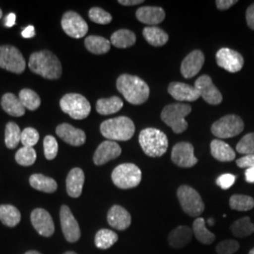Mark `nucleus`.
Returning a JSON list of instances; mask_svg holds the SVG:
<instances>
[{
  "instance_id": "nucleus-44",
  "label": "nucleus",
  "mask_w": 254,
  "mask_h": 254,
  "mask_svg": "<svg viewBox=\"0 0 254 254\" xmlns=\"http://www.w3.org/2000/svg\"><path fill=\"white\" fill-rule=\"evenodd\" d=\"M239 243L236 240L232 239H227L221 241L218 246H217V253L218 254H233L236 253L239 250Z\"/></svg>"
},
{
  "instance_id": "nucleus-41",
  "label": "nucleus",
  "mask_w": 254,
  "mask_h": 254,
  "mask_svg": "<svg viewBox=\"0 0 254 254\" xmlns=\"http://www.w3.org/2000/svg\"><path fill=\"white\" fill-rule=\"evenodd\" d=\"M89 17L92 22L99 25H108L112 21V16L105 9L98 7L91 8L89 11Z\"/></svg>"
},
{
  "instance_id": "nucleus-38",
  "label": "nucleus",
  "mask_w": 254,
  "mask_h": 254,
  "mask_svg": "<svg viewBox=\"0 0 254 254\" xmlns=\"http://www.w3.org/2000/svg\"><path fill=\"white\" fill-rule=\"evenodd\" d=\"M229 203L230 207L236 211H249L254 207V198L247 195H234Z\"/></svg>"
},
{
  "instance_id": "nucleus-54",
  "label": "nucleus",
  "mask_w": 254,
  "mask_h": 254,
  "mask_svg": "<svg viewBox=\"0 0 254 254\" xmlns=\"http://www.w3.org/2000/svg\"><path fill=\"white\" fill-rule=\"evenodd\" d=\"M64 254H75V253H73V252H67V253H65Z\"/></svg>"
},
{
  "instance_id": "nucleus-51",
  "label": "nucleus",
  "mask_w": 254,
  "mask_h": 254,
  "mask_svg": "<svg viewBox=\"0 0 254 254\" xmlns=\"http://www.w3.org/2000/svg\"><path fill=\"white\" fill-rule=\"evenodd\" d=\"M246 181L254 184V168H249L245 172Z\"/></svg>"
},
{
  "instance_id": "nucleus-53",
  "label": "nucleus",
  "mask_w": 254,
  "mask_h": 254,
  "mask_svg": "<svg viewBox=\"0 0 254 254\" xmlns=\"http://www.w3.org/2000/svg\"><path fill=\"white\" fill-rule=\"evenodd\" d=\"M25 254H40L39 252H36V251H30V252H27Z\"/></svg>"
},
{
  "instance_id": "nucleus-6",
  "label": "nucleus",
  "mask_w": 254,
  "mask_h": 254,
  "mask_svg": "<svg viewBox=\"0 0 254 254\" xmlns=\"http://www.w3.org/2000/svg\"><path fill=\"white\" fill-rule=\"evenodd\" d=\"M141 171L132 163L119 165L111 174L112 182L116 187L122 190H129L137 187L141 182Z\"/></svg>"
},
{
  "instance_id": "nucleus-47",
  "label": "nucleus",
  "mask_w": 254,
  "mask_h": 254,
  "mask_svg": "<svg viewBox=\"0 0 254 254\" xmlns=\"http://www.w3.org/2000/svg\"><path fill=\"white\" fill-rule=\"evenodd\" d=\"M246 19H247L248 26L254 30V3L247 9Z\"/></svg>"
},
{
  "instance_id": "nucleus-2",
  "label": "nucleus",
  "mask_w": 254,
  "mask_h": 254,
  "mask_svg": "<svg viewBox=\"0 0 254 254\" xmlns=\"http://www.w3.org/2000/svg\"><path fill=\"white\" fill-rule=\"evenodd\" d=\"M29 69L46 79H58L63 73L62 64L56 55L48 50L35 52L30 56Z\"/></svg>"
},
{
  "instance_id": "nucleus-24",
  "label": "nucleus",
  "mask_w": 254,
  "mask_h": 254,
  "mask_svg": "<svg viewBox=\"0 0 254 254\" xmlns=\"http://www.w3.org/2000/svg\"><path fill=\"white\" fill-rule=\"evenodd\" d=\"M193 231L187 226H179L173 230L169 237L168 242L173 249H182L185 248L192 239Z\"/></svg>"
},
{
  "instance_id": "nucleus-13",
  "label": "nucleus",
  "mask_w": 254,
  "mask_h": 254,
  "mask_svg": "<svg viewBox=\"0 0 254 254\" xmlns=\"http://www.w3.org/2000/svg\"><path fill=\"white\" fill-rule=\"evenodd\" d=\"M60 216L62 229L65 239L70 243H74L78 241L81 236V232L78 222L73 217L72 211L67 205H63L61 208Z\"/></svg>"
},
{
  "instance_id": "nucleus-21",
  "label": "nucleus",
  "mask_w": 254,
  "mask_h": 254,
  "mask_svg": "<svg viewBox=\"0 0 254 254\" xmlns=\"http://www.w3.org/2000/svg\"><path fill=\"white\" fill-rule=\"evenodd\" d=\"M108 221L111 227L125 231L131 225V215L127 209L120 205H113L108 213Z\"/></svg>"
},
{
  "instance_id": "nucleus-29",
  "label": "nucleus",
  "mask_w": 254,
  "mask_h": 254,
  "mask_svg": "<svg viewBox=\"0 0 254 254\" xmlns=\"http://www.w3.org/2000/svg\"><path fill=\"white\" fill-rule=\"evenodd\" d=\"M124 107V102L118 96L99 99L96 103V110L101 115H110L118 112Z\"/></svg>"
},
{
  "instance_id": "nucleus-17",
  "label": "nucleus",
  "mask_w": 254,
  "mask_h": 254,
  "mask_svg": "<svg viewBox=\"0 0 254 254\" xmlns=\"http://www.w3.org/2000/svg\"><path fill=\"white\" fill-rule=\"evenodd\" d=\"M121 154L122 148L118 143L112 140H106L96 149L93 155V162L97 166H101L117 158Z\"/></svg>"
},
{
  "instance_id": "nucleus-33",
  "label": "nucleus",
  "mask_w": 254,
  "mask_h": 254,
  "mask_svg": "<svg viewBox=\"0 0 254 254\" xmlns=\"http://www.w3.org/2000/svg\"><path fill=\"white\" fill-rule=\"evenodd\" d=\"M146 41L153 46H162L169 41V35L163 29L157 27H147L143 29Z\"/></svg>"
},
{
  "instance_id": "nucleus-50",
  "label": "nucleus",
  "mask_w": 254,
  "mask_h": 254,
  "mask_svg": "<svg viewBox=\"0 0 254 254\" xmlns=\"http://www.w3.org/2000/svg\"><path fill=\"white\" fill-rule=\"evenodd\" d=\"M15 20H16V15L13 12H10L9 15L6 17L5 26L7 27H13L15 25Z\"/></svg>"
},
{
  "instance_id": "nucleus-36",
  "label": "nucleus",
  "mask_w": 254,
  "mask_h": 254,
  "mask_svg": "<svg viewBox=\"0 0 254 254\" xmlns=\"http://www.w3.org/2000/svg\"><path fill=\"white\" fill-rule=\"evenodd\" d=\"M22 132L20 127L12 122H9L5 129V144L9 149H14L21 141Z\"/></svg>"
},
{
  "instance_id": "nucleus-56",
  "label": "nucleus",
  "mask_w": 254,
  "mask_h": 254,
  "mask_svg": "<svg viewBox=\"0 0 254 254\" xmlns=\"http://www.w3.org/2000/svg\"><path fill=\"white\" fill-rule=\"evenodd\" d=\"M2 17V10H1V9H0V18Z\"/></svg>"
},
{
  "instance_id": "nucleus-5",
  "label": "nucleus",
  "mask_w": 254,
  "mask_h": 254,
  "mask_svg": "<svg viewBox=\"0 0 254 254\" xmlns=\"http://www.w3.org/2000/svg\"><path fill=\"white\" fill-rule=\"evenodd\" d=\"M191 112V107L188 104H172L164 108L161 119L164 123L173 129L176 134L183 133L189 127L186 117Z\"/></svg>"
},
{
  "instance_id": "nucleus-48",
  "label": "nucleus",
  "mask_w": 254,
  "mask_h": 254,
  "mask_svg": "<svg viewBox=\"0 0 254 254\" xmlns=\"http://www.w3.org/2000/svg\"><path fill=\"white\" fill-rule=\"evenodd\" d=\"M236 3H237V1H235V0H218V1H216L217 8L220 10L228 9Z\"/></svg>"
},
{
  "instance_id": "nucleus-3",
  "label": "nucleus",
  "mask_w": 254,
  "mask_h": 254,
  "mask_svg": "<svg viewBox=\"0 0 254 254\" xmlns=\"http://www.w3.org/2000/svg\"><path fill=\"white\" fill-rule=\"evenodd\" d=\"M101 133L108 139L127 141L135 134V125L131 119L121 116L102 123Z\"/></svg>"
},
{
  "instance_id": "nucleus-34",
  "label": "nucleus",
  "mask_w": 254,
  "mask_h": 254,
  "mask_svg": "<svg viewBox=\"0 0 254 254\" xmlns=\"http://www.w3.org/2000/svg\"><path fill=\"white\" fill-rule=\"evenodd\" d=\"M119 236L114 231L109 229H101L95 235L94 243L101 250H108L118 241Z\"/></svg>"
},
{
  "instance_id": "nucleus-7",
  "label": "nucleus",
  "mask_w": 254,
  "mask_h": 254,
  "mask_svg": "<svg viewBox=\"0 0 254 254\" xmlns=\"http://www.w3.org/2000/svg\"><path fill=\"white\" fill-rule=\"evenodd\" d=\"M64 113L74 120L86 119L91 113V104L81 94L68 93L60 102Z\"/></svg>"
},
{
  "instance_id": "nucleus-49",
  "label": "nucleus",
  "mask_w": 254,
  "mask_h": 254,
  "mask_svg": "<svg viewBox=\"0 0 254 254\" xmlns=\"http://www.w3.org/2000/svg\"><path fill=\"white\" fill-rule=\"evenodd\" d=\"M22 36L26 39H29L32 37L35 36V29L33 26H27L23 31H22Z\"/></svg>"
},
{
  "instance_id": "nucleus-9",
  "label": "nucleus",
  "mask_w": 254,
  "mask_h": 254,
  "mask_svg": "<svg viewBox=\"0 0 254 254\" xmlns=\"http://www.w3.org/2000/svg\"><path fill=\"white\" fill-rule=\"evenodd\" d=\"M244 130L243 120L236 115H226L214 123L211 131L218 138H229L239 135Z\"/></svg>"
},
{
  "instance_id": "nucleus-46",
  "label": "nucleus",
  "mask_w": 254,
  "mask_h": 254,
  "mask_svg": "<svg viewBox=\"0 0 254 254\" xmlns=\"http://www.w3.org/2000/svg\"><path fill=\"white\" fill-rule=\"evenodd\" d=\"M236 165L242 169L254 168V154L245 155L236 160Z\"/></svg>"
},
{
  "instance_id": "nucleus-14",
  "label": "nucleus",
  "mask_w": 254,
  "mask_h": 254,
  "mask_svg": "<svg viewBox=\"0 0 254 254\" xmlns=\"http://www.w3.org/2000/svg\"><path fill=\"white\" fill-rule=\"evenodd\" d=\"M172 160L181 168H191L198 163L194 155V147L190 142H179L173 146Z\"/></svg>"
},
{
  "instance_id": "nucleus-28",
  "label": "nucleus",
  "mask_w": 254,
  "mask_h": 254,
  "mask_svg": "<svg viewBox=\"0 0 254 254\" xmlns=\"http://www.w3.org/2000/svg\"><path fill=\"white\" fill-rule=\"evenodd\" d=\"M192 231L197 240L204 245L212 244L216 239V236L205 226V220L202 218H197L194 220Z\"/></svg>"
},
{
  "instance_id": "nucleus-35",
  "label": "nucleus",
  "mask_w": 254,
  "mask_h": 254,
  "mask_svg": "<svg viewBox=\"0 0 254 254\" xmlns=\"http://www.w3.org/2000/svg\"><path fill=\"white\" fill-rule=\"evenodd\" d=\"M232 234L236 237L243 238L254 233V224L249 217L240 218L235 221L231 226Z\"/></svg>"
},
{
  "instance_id": "nucleus-11",
  "label": "nucleus",
  "mask_w": 254,
  "mask_h": 254,
  "mask_svg": "<svg viewBox=\"0 0 254 254\" xmlns=\"http://www.w3.org/2000/svg\"><path fill=\"white\" fill-rule=\"evenodd\" d=\"M62 27L68 36L80 39L88 32V24L74 11H67L62 19Z\"/></svg>"
},
{
  "instance_id": "nucleus-20",
  "label": "nucleus",
  "mask_w": 254,
  "mask_h": 254,
  "mask_svg": "<svg viewBox=\"0 0 254 254\" xmlns=\"http://www.w3.org/2000/svg\"><path fill=\"white\" fill-rule=\"evenodd\" d=\"M56 133L64 141L70 145L81 146L86 142L85 132L69 124L60 125L56 129Z\"/></svg>"
},
{
  "instance_id": "nucleus-32",
  "label": "nucleus",
  "mask_w": 254,
  "mask_h": 254,
  "mask_svg": "<svg viewBox=\"0 0 254 254\" xmlns=\"http://www.w3.org/2000/svg\"><path fill=\"white\" fill-rule=\"evenodd\" d=\"M110 42L104 37L91 35L85 40L86 48L93 54H106L110 50Z\"/></svg>"
},
{
  "instance_id": "nucleus-8",
  "label": "nucleus",
  "mask_w": 254,
  "mask_h": 254,
  "mask_svg": "<svg viewBox=\"0 0 254 254\" xmlns=\"http://www.w3.org/2000/svg\"><path fill=\"white\" fill-rule=\"evenodd\" d=\"M181 207L190 217H198L204 211V202L200 194L190 186H182L177 190Z\"/></svg>"
},
{
  "instance_id": "nucleus-18",
  "label": "nucleus",
  "mask_w": 254,
  "mask_h": 254,
  "mask_svg": "<svg viewBox=\"0 0 254 254\" xmlns=\"http://www.w3.org/2000/svg\"><path fill=\"white\" fill-rule=\"evenodd\" d=\"M204 55L200 50H194L190 54L188 55L182 62L181 73L185 78H192L197 73L204 64Z\"/></svg>"
},
{
  "instance_id": "nucleus-12",
  "label": "nucleus",
  "mask_w": 254,
  "mask_h": 254,
  "mask_svg": "<svg viewBox=\"0 0 254 254\" xmlns=\"http://www.w3.org/2000/svg\"><path fill=\"white\" fill-rule=\"evenodd\" d=\"M217 64L229 73H237L244 66L242 55L230 48H221L216 55Z\"/></svg>"
},
{
  "instance_id": "nucleus-40",
  "label": "nucleus",
  "mask_w": 254,
  "mask_h": 254,
  "mask_svg": "<svg viewBox=\"0 0 254 254\" xmlns=\"http://www.w3.org/2000/svg\"><path fill=\"white\" fill-rule=\"evenodd\" d=\"M236 151L241 154H254V133H250L243 136L236 145Z\"/></svg>"
},
{
  "instance_id": "nucleus-26",
  "label": "nucleus",
  "mask_w": 254,
  "mask_h": 254,
  "mask_svg": "<svg viewBox=\"0 0 254 254\" xmlns=\"http://www.w3.org/2000/svg\"><path fill=\"white\" fill-rule=\"evenodd\" d=\"M1 106L5 112L13 117H21L26 112V109L22 105L19 97L13 93H6L2 96Z\"/></svg>"
},
{
  "instance_id": "nucleus-42",
  "label": "nucleus",
  "mask_w": 254,
  "mask_h": 254,
  "mask_svg": "<svg viewBox=\"0 0 254 254\" xmlns=\"http://www.w3.org/2000/svg\"><path fill=\"white\" fill-rule=\"evenodd\" d=\"M39 133L37 132L36 129L32 127H27L22 131L21 135V142L24 147H30L36 145L37 142L39 141Z\"/></svg>"
},
{
  "instance_id": "nucleus-30",
  "label": "nucleus",
  "mask_w": 254,
  "mask_h": 254,
  "mask_svg": "<svg viewBox=\"0 0 254 254\" xmlns=\"http://www.w3.org/2000/svg\"><path fill=\"white\" fill-rule=\"evenodd\" d=\"M136 43V35L129 29H120L114 32L110 38V44L117 48H127L134 46Z\"/></svg>"
},
{
  "instance_id": "nucleus-23",
  "label": "nucleus",
  "mask_w": 254,
  "mask_h": 254,
  "mask_svg": "<svg viewBox=\"0 0 254 254\" xmlns=\"http://www.w3.org/2000/svg\"><path fill=\"white\" fill-rule=\"evenodd\" d=\"M85 182V174L81 169L74 168L66 178V190L70 197L78 198L81 195Z\"/></svg>"
},
{
  "instance_id": "nucleus-10",
  "label": "nucleus",
  "mask_w": 254,
  "mask_h": 254,
  "mask_svg": "<svg viewBox=\"0 0 254 254\" xmlns=\"http://www.w3.org/2000/svg\"><path fill=\"white\" fill-rule=\"evenodd\" d=\"M0 67L9 72L22 73L26 69L23 55L14 46H0Z\"/></svg>"
},
{
  "instance_id": "nucleus-52",
  "label": "nucleus",
  "mask_w": 254,
  "mask_h": 254,
  "mask_svg": "<svg viewBox=\"0 0 254 254\" xmlns=\"http://www.w3.org/2000/svg\"><path fill=\"white\" fill-rule=\"evenodd\" d=\"M118 2L124 6H134L143 3V0H119Z\"/></svg>"
},
{
  "instance_id": "nucleus-4",
  "label": "nucleus",
  "mask_w": 254,
  "mask_h": 254,
  "mask_svg": "<svg viewBox=\"0 0 254 254\" xmlns=\"http://www.w3.org/2000/svg\"><path fill=\"white\" fill-rule=\"evenodd\" d=\"M138 141L143 152L151 157L162 156L169 146L167 136L155 128L143 129L139 134Z\"/></svg>"
},
{
  "instance_id": "nucleus-37",
  "label": "nucleus",
  "mask_w": 254,
  "mask_h": 254,
  "mask_svg": "<svg viewBox=\"0 0 254 254\" xmlns=\"http://www.w3.org/2000/svg\"><path fill=\"white\" fill-rule=\"evenodd\" d=\"M19 99L24 108L29 110H35L41 105V99L36 92L30 89H24L19 93Z\"/></svg>"
},
{
  "instance_id": "nucleus-31",
  "label": "nucleus",
  "mask_w": 254,
  "mask_h": 254,
  "mask_svg": "<svg viewBox=\"0 0 254 254\" xmlns=\"http://www.w3.org/2000/svg\"><path fill=\"white\" fill-rule=\"evenodd\" d=\"M0 220L8 227H15L21 220V214L18 209L13 205H0Z\"/></svg>"
},
{
  "instance_id": "nucleus-39",
  "label": "nucleus",
  "mask_w": 254,
  "mask_h": 254,
  "mask_svg": "<svg viewBox=\"0 0 254 254\" xmlns=\"http://www.w3.org/2000/svg\"><path fill=\"white\" fill-rule=\"evenodd\" d=\"M37 154L35 150L30 147H23L19 149L15 154V160L21 166H31L36 161Z\"/></svg>"
},
{
  "instance_id": "nucleus-22",
  "label": "nucleus",
  "mask_w": 254,
  "mask_h": 254,
  "mask_svg": "<svg viewBox=\"0 0 254 254\" xmlns=\"http://www.w3.org/2000/svg\"><path fill=\"white\" fill-rule=\"evenodd\" d=\"M136 16L137 20L146 25L154 26L163 22L165 19V11L160 7H151L144 6L136 11Z\"/></svg>"
},
{
  "instance_id": "nucleus-16",
  "label": "nucleus",
  "mask_w": 254,
  "mask_h": 254,
  "mask_svg": "<svg viewBox=\"0 0 254 254\" xmlns=\"http://www.w3.org/2000/svg\"><path fill=\"white\" fill-rule=\"evenodd\" d=\"M30 218L33 227L39 235L49 237L54 234V221L50 214L45 209H34L31 213Z\"/></svg>"
},
{
  "instance_id": "nucleus-1",
  "label": "nucleus",
  "mask_w": 254,
  "mask_h": 254,
  "mask_svg": "<svg viewBox=\"0 0 254 254\" xmlns=\"http://www.w3.org/2000/svg\"><path fill=\"white\" fill-rule=\"evenodd\" d=\"M117 89L125 99L133 105H141L148 100L150 89L144 80L136 75L124 73L117 79Z\"/></svg>"
},
{
  "instance_id": "nucleus-43",
  "label": "nucleus",
  "mask_w": 254,
  "mask_h": 254,
  "mask_svg": "<svg viewBox=\"0 0 254 254\" xmlns=\"http://www.w3.org/2000/svg\"><path fill=\"white\" fill-rule=\"evenodd\" d=\"M44 150L46 159L52 160L58 154L59 145L54 136H46L44 139Z\"/></svg>"
},
{
  "instance_id": "nucleus-55",
  "label": "nucleus",
  "mask_w": 254,
  "mask_h": 254,
  "mask_svg": "<svg viewBox=\"0 0 254 254\" xmlns=\"http://www.w3.org/2000/svg\"><path fill=\"white\" fill-rule=\"evenodd\" d=\"M249 254H254V248L252 250V251H251V252H250V253H249Z\"/></svg>"
},
{
  "instance_id": "nucleus-25",
  "label": "nucleus",
  "mask_w": 254,
  "mask_h": 254,
  "mask_svg": "<svg viewBox=\"0 0 254 254\" xmlns=\"http://www.w3.org/2000/svg\"><path fill=\"white\" fill-rule=\"evenodd\" d=\"M210 147L213 157L220 162H231L236 158V153L233 148L223 140L214 139Z\"/></svg>"
},
{
  "instance_id": "nucleus-15",
  "label": "nucleus",
  "mask_w": 254,
  "mask_h": 254,
  "mask_svg": "<svg viewBox=\"0 0 254 254\" xmlns=\"http://www.w3.org/2000/svg\"><path fill=\"white\" fill-rule=\"evenodd\" d=\"M194 87L199 91L200 97H202L203 100L210 105H218L222 102V95L220 91L213 84L211 77L207 74L200 76L195 81Z\"/></svg>"
},
{
  "instance_id": "nucleus-45",
  "label": "nucleus",
  "mask_w": 254,
  "mask_h": 254,
  "mask_svg": "<svg viewBox=\"0 0 254 254\" xmlns=\"http://www.w3.org/2000/svg\"><path fill=\"white\" fill-rule=\"evenodd\" d=\"M236 177L233 174L225 173L222 174L217 179V185L220 187L222 190H228L230 189L236 182Z\"/></svg>"
},
{
  "instance_id": "nucleus-19",
  "label": "nucleus",
  "mask_w": 254,
  "mask_h": 254,
  "mask_svg": "<svg viewBox=\"0 0 254 254\" xmlns=\"http://www.w3.org/2000/svg\"><path fill=\"white\" fill-rule=\"evenodd\" d=\"M169 93L175 100L194 102L200 98V93L195 87L182 82H173L169 85Z\"/></svg>"
},
{
  "instance_id": "nucleus-27",
  "label": "nucleus",
  "mask_w": 254,
  "mask_h": 254,
  "mask_svg": "<svg viewBox=\"0 0 254 254\" xmlns=\"http://www.w3.org/2000/svg\"><path fill=\"white\" fill-rule=\"evenodd\" d=\"M29 184L33 189L46 193H53L58 189V184L54 179L43 174H32L29 177Z\"/></svg>"
}]
</instances>
